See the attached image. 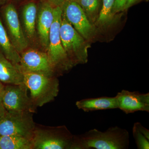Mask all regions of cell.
Listing matches in <instances>:
<instances>
[{
	"label": "cell",
	"instance_id": "obj_7",
	"mask_svg": "<svg viewBox=\"0 0 149 149\" xmlns=\"http://www.w3.org/2000/svg\"><path fill=\"white\" fill-rule=\"evenodd\" d=\"M27 90L24 83L5 85L2 103L7 111H34L35 107L27 95Z\"/></svg>",
	"mask_w": 149,
	"mask_h": 149
},
{
	"label": "cell",
	"instance_id": "obj_1",
	"mask_svg": "<svg viewBox=\"0 0 149 149\" xmlns=\"http://www.w3.org/2000/svg\"><path fill=\"white\" fill-rule=\"evenodd\" d=\"M129 145L128 131L116 126L104 132L93 129L74 135L71 149H126Z\"/></svg>",
	"mask_w": 149,
	"mask_h": 149
},
{
	"label": "cell",
	"instance_id": "obj_10",
	"mask_svg": "<svg viewBox=\"0 0 149 149\" xmlns=\"http://www.w3.org/2000/svg\"><path fill=\"white\" fill-rule=\"evenodd\" d=\"M6 31L11 42L19 54L25 50L28 42L21 27L16 8L13 4L9 3L3 10Z\"/></svg>",
	"mask_w": 149,
	"mask_h": 149
},
{
	"label": "cell",
	"instance_id": "obj_19",
	"mask_svg": "<svg viewBox=\"0 0 149 149\" xmlns=\"http://www.w3.org/2000/svg\"><path fill=\"white\" fill-rule=\"evenodd\" d=\"M133 135L137 149H149V130L144 127L141 123H134Z\"/></svg>",
	"mask_w": 149,
	"mask_h": 149
},
{
	"label": "cell",
	"instance_id": "obj_13",
	"mask_svg": "<svg viewBox=\"0 0 149 149\" xmlns=\"http://www.w3.org/2000/svg\"><path fill=\"white\" fill-rule=\"evenodd\" d=\"M0 81L7 85L23 83L22 72L0 52Z\"/></svg>",
	"mask_w": 149,
	"mask_h": 149
},
{
	"label": "cell",
	"instance_id": "obj_16",
	"mask_svg": "<svg viewBox=\"0 0 149 149\" xmlns=\"http://www.w3.org/2000/svg\"><path fill=\"white\" fill-rule=\"evenodd\" d=\"M37 12L38 8L34 2L27 3L22 8V18L24 32L26 36L30 40L35 37Z\"/></svg>",
	"mask_w": 149,
	"mask_h": 149
},
{
	"label": "cell",
	"instance_id": "obj_21",
	"mask_svg": "<svg viewBox=\"0 0 149 149\" xmlns=\"http://www.w3.org/2000/svg\"><path fill=\"white\" fill-rule=\"evenodd\" d=\"M127 0H114L113 9V14L114 15L118 13L125 10Z\"/></svg>",
	"mask_w": 149,
	"mask_h": 149
},
{
	"label": "cell",
	"instance_id": "obj_15",
	"mask_svg": "<svg viewBox=\"0 0 149 149\" xmlns=\"http://www.w3.org/2000/svg\"><path fill=\"white\" fill-rule=\"evenodd\" d=\"M0 52L17 68L20 61V55L11 42L6 30L0 17Z\"/></svg>",
	"mask_w": 149,
	"mask_h": 149
},
{
	"label": "cell",
	"instance_id": "obj_4",
	"mask_svg": "<svg viewBox=\"0 0 149 149\" xmlns=\"http://www.w3.org/2000/svg\"><path fill=\"white\" fill-rule=\"evenodd\" d=\"M62 12L61 7H55L54 21L50 30L47 50V54L55 71L60 72L68 71L74 66L62 45L60 29Z\"/></svg>",
	"mask_w": 149,
	"mask_h": 149
},
{
	"label": "cell",
	"instance_id": "obj_17",
	"mask_svg": "<svg viewBox=\"0 0 149 149\" xmlns=\"http://www.w3.org/2000/svg\"><path fill=\"white\" fill-rule=\"evenodd\" d=\"M0 149H32V141L17 135L0 136Z\"/></svg>",
	"mask_w": 149,
	"mask_h": 149
},
{
	"label": "cell",
	"instance_id": "obj_12",
	"mask_svg": "<svg viewBox=\"0 0 149 149\" xmlns=\"http://www.w3.org/2000/svg\"><path fill=\"white\" fill-rule=\"evenodd\" d=\"M54 6L45 1H42L38 9L37 29L41 45L47 50L49 35L54 19Z\"/></svg>",
	"mask_w": 149,
	"mask_h": 149
},
{
	"label": "cell",
	"instance_id": "obj_26",
	"mask_svg": "<svg viewBox=\"0 0 149 149\" xmlns=\"http://www.w3.org/2000/svg\"><path fill=\"white\" fill-rule=\"evenodd\" d=\"M8 0H0V5L4 4Z\"/></svg>",
	"mask_w": 149,
	"mask_h": 149
},
{
	"label": "cell",
	"instance_id": "obj_14",
	"mask_svg": "<svg viewBox=\"0 0 149 149\" xmlns=\"http://www.w3.org/2000/svg\"><path fill=\"white\" fill-rule=\"evenodd\" d=\"M76 106L85 112L118 109L116 97H102L83 99L76 102Z\"/></svg>",
	"mask_w": 149,
	"mask_h": 149
},
{
	"label": "cell",
	"instance_id": "obj_6",
	"mask_svg": "<svg viewBox=\"0 0 149 149\" xmlns=\"http://www.w3.org/2000/svg\"><path fill=\"white\" fill-rule=\"evenodd\" d=\"M36 128L32 112H9L0 117V136L17 135L31 140Z\"/></svg>",
	"mask_w": 149,
	"mask_h": 149
},
{
	"label": "cell",
	"instance_id": "obj_23",
	"mask_svg": "<svg viewBox=\"0 0 149 149\" xmlns=\"http://www.w3.org/2000/svg\"><path fill=\"white\" fill-rule=\"evenodd\" d=\"M5 88V85L0 81V104L2 103L3 95L4 93Z\"/></svg>",
	"mask_w": 149,
	"mask_h": 149
},
{
	"label": "cell",
	"instance_id": "obj_8",
	"mask_svg": "<svg viewBox=\"0 0 149 149\" xmlns=\"http://www.w3.org/2000/svg\"><path fill=\"white\" fill-rule=\"evenodd\" d=\"M18 68L22 72H35L54 76L55 70L47 53L30 49L21 53Z\"/></svg>",
	"mask_w": 149,
	"mask_h": 149
},
{
	"label": "cell",
	"instance_id": "obj_3",
	"mask_svg": "<svg viewBox=\"0 0 149 149\" xmlns=\"http://www.w3.org/2000/svg\"><path fill=\"white\" fill-rule=\"evenodd\" d=\"M60 33L62 45L73 65L86 63L90 46L67 20L63 12Z\"/></svg>",
	"mask_w": 149,
	"mask_h": 149
},
{
	"label": "cell",
	"instance_id": "obj_20",
	"mask_svg": "<svg viewBox=\"0 0 149 149\" xmlns=\"http://www.w3.org/2000/svg\"><path fill=\"white\" fill-rule=\"evenodd\" d=\"M114 0H102L101 8L95 24L97 25L105 26L111 23L114 15L113 9Z\"/></svg>",
	"mask_w": 149,
	"mask_h": 149
},
{
	"label": "cell",
	"instance_id": "obj_25",
	"mask_svg": "<svg viewBox=\"0 0 149 149\" xmlns=\"http://www.w3.org/2000/svg\"><path fill=\"white\" fill-rule=\"evenodd\" d=\"M6 111H7L5 109L2 103H1L0 104V117H1Z\"/></svg>",
	"mask_w": 149,
	"mask_h": 149
},
{
	"label": "cell",
	"instance_id": "obj_9",
	"mask_svg": "<svg viewBox=\"0 0 149 149\" xmlns=\"http://www.w3.org/2000/svg\"><path fill=\"white\" fill-rule=\"evenodd\" d=\"M62 9L67 20L85 40L93 38L95 33L94 25L75 0L65 1Z\"/></svg>",
	"mask_w": 149,
	"mask_h": 149
},
{
	"label": "cell",
	"instance_id": "obj_5",
	"mask_svg": "<svg viewBox=\"0 0 149 149\" xmlns=\"http://www.w3.org/2000/svg\"><path fill=\"white\" fill-rule=\"evenodd\" d=\"M73 137L64 125L48 129L36 127L31 139L32 149H71Z\"/></svg>",
	"mask_w": 149,
	"mask_h": 149
},
{
	"label": "cell",
	"instance_id": "obj_24",
	"mask_svg": "<svg viewBox=\"0 0 149 149\" xmlns=\"http://www.w3.org/2000/svg\"><path fill=\"white\" fill-rule=\"evenodd\" d=\"M139 1V0H127V3L125 6V10L128 9L130 7L133 6L134 3Z\"/></svg>",
	"mask_w": 149,
	"mask_h": 149
},
{
	"label": "cell",
	"instance_id": "obj_11",
	"mask_svg": "<svg viewBox=\"0 0 149 149\" xmlns=\"http://www.w3.org/2000/svg\"><path fill=\"white\" fill-rule=\"evenodd\" d=\"M115 97L118 109L126 114L139 111L149 112V93L143 94L124 90L118 93Z\"/></svg>",
	"mask_w": 149,
	"mask_h": 149
},
{
	"label": "cell",
	"instance_id": "obj_22",
	"mask_svg": "<svg viewBox=\"0 0 149 149\" xmlns=\"http://www.w3.org/2000/svg\"><path fill=\"white\" fill-rule=\"evenodd\" d=\"M66 0H42V1L46 2L54 7H60L62 8Z\"/></svg>",
	"mask_w": 149,
	"mask_h": 149
},
{
	"label": "cell",
	"instance_id": "obj_18",
	"mask_svg": "<svg viewBox=\"0 0 149 149\" xmlns=\"http://www.w3.org/2000/svg\"><path fill=\"white\" fill-rule=\"evenodd\" d=\"M83 10L90 22L96 23L101 8L102 0H75Z\"/></svg>",
	"mask_w": 149,
	"mask_h": 149
},
{
	"label": "cell",
	"instance_id": "obj_27",
	"mask_svg": "<svg viewBox=\"0 0 149 149\" xmlns=\"http://www.w3.org/2000/svg\"><path fill=\"white\" fill-rule=\"evenodd\" d=\"M70 1V0H66V1Z\"/></svg>",
	"mask_w": 149,
	"mask_h": 149
},
{
	"label": "cell",
	"instance_id": "obj_2",
	"mask_svg": "<svg viewBox=\"0 0 149 149\" xmlns=\"http://www.w3.org/2000/svg\"><path fill=\"white\" fill-rule=\"evenodd\" d=\"M22 73L23 83L30 92V98L35 108L53 101L58 95L59 84L54 76L35 72Z\"/></svg>",
	"mask_w": 149,
	"mask_h": 149
}]
</instances>
